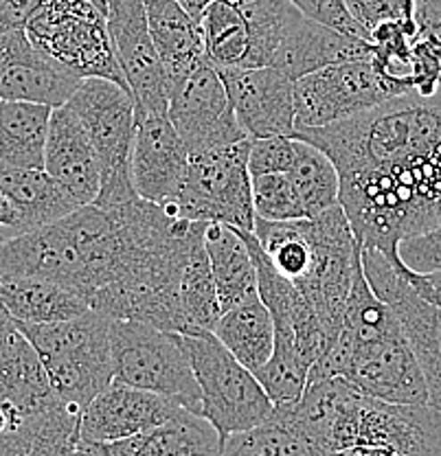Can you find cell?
I'll list each match as a JSON object with an SVG mask.
<instances>
[{
  "label": "cell",
  "mask_w": 441,
  "mask_h": 456,
  "mask_svg": "<svg viewBox=\"0 0 441 456\" xmlns=\"http://www.w3.org/2000/svg\"><path fill=\"white\" fill-rule=\"evenodd\" d=\"M292 136L334 160L340 207L360 246L396 255L404 237L441 226V90L433 97H393Z\"/></svg>",
  "instance_id": "obj_1"
},
{
  "label": "cell",
  "mask_w": 441,
  "mask_h": 456,
  "mask_svg": "<svg viewBox=\"0 0 441 456\" xmlns=\"http://www.w3.org/2000/svg\"><path fill=\"white\" fill-rule=\"evenodd\" d=\"M277 411L325 456H441V411L384 402L345 378L307 382L294 406Z\"/></svg>",
  "instance_id": "obj_2"
},
{
  "label": "cell",
  "mask_w": 441,
  "mask_h": 456,
  "mask_svg": "<svg viewBox=\"0 0 441 456\" xmlns=\"http://www.w3.org/2000/svg\"><path fill=\"white\" fill-rule=\"evenodd\" d=\"M18 325L40 354L51 388L64 403L84 411L115 379L110 318L103 314L90 310L70 321Z\"/></svg>",
  "instance_id": "obj_3"
},
{
  "label": "cell",
  "mask_w": 441,
  "mask_h": 456,
  "mask_svg": "<svg viewBox=\"0 0 441 456\" xmlns=\"http://www.w3.org/2000/svg\"><path fill=\"white\" fill-rule=\"evenodd\" d=\"M25 31L40 53L79 79L103 77L127 88L108 31V0H45Z\"/></svg>",
  "instance_id": "obj_4"
},
{
  "label": "cell",
  "mask_w": 441,
  "mask_h": 456,
  "mask_svg": "<svg viewBox=\"0 0 441 456\" xmlns=\"http://www.w3.org/2000/svg\"><path fill=\"white\" fill-rule=\"evenodd\" d=\"M183 338L200 388V415L225 439L253 430L274 415L273 399L257 375L244 367L213 331L189 330Z\"/></svg>",
  "instance_id": "obj_5"
},
{
  "label": "cell",
  "mask_w": 441,
  "mask_h": 456,
  "mask_svg": "<svg viewBox=\"0 0 441 456\" xmlns=\"http://www.w3.org/2000/svg\"><path fill=\"white\" fill-rule=\"evenodd\" d=\"M110 351L117 382L176 399L200 415V388L183 334L110 318Z\"/></svg>",
  "instance_id": "obj_6"
},
{
  "label": "cell",
  "mask_w": 441,
  "mask_h": 456,
  "mask_svg": "<svg viewBox=\"0 0 441 456\" xmlns=\"http://www.w3.org/2000/svg\"><path fill=\"white\" fill-rule=\"evenodd\" d=\"M250 139L189 154V167L176 200L165 204L172 216L192 222H225L255 231Z\"/></svg>",
  "instance_id": "obj_7"
},
{
  "label": "cell",
  "mask_w": 441,
  "mask_h": 456,
  "mask_svg": "<svg viewBox=\"0 0 441 456\" xmlns=\"http://www.w3.org/2000/svg\"><path fill=\"white\" fill-rule=\"evenodd\" d=\"M360 261L373 292L400 321L412 354L424 373L429 403L441 411V305L420 297L402 273L400 255H384L373 246H360Z\"/></svg>",
  "instance_id": "obj_8"
},
{
  "label": "cell",
  "mask_w": 441,
  "mask_h": 456,
  "mask_svg": "<svg viewBox=\"0 0 441 456\" xmlns=\"http://www.w3.org/2000/svg\"><path fill=\"white\" fill-rule=\"evenodd\" d=\"M393 97L402 93L373 69L372 60L325 66L294 82L297 130L345 121Z\"/></svg>",
  "instance_id": "obj_9"
},
{
  "label": "cell",
  "mask_w": 441,
  "mask_h": 456,
  "mask_svg": "<svg viewBox=\"0 0 441 456\" xmlns=\"http://www.w3.org/2000/svg\"><path fill=\"white\" fill-rule=\"evenodd\" d=\"M167 112L189 154L249 139L237 121L226 86L207 55L169 82Z\"/></svg>",
  "instance_id": "obj_10"
},
{
  "label": "cell",
  "mask_w": 441,
  "mask_h": 456,
  "mask_svg": "<svg viewBox=\"0 0 441 456\" xmlns=\"http://www.w3.org/2000/svg\"><path fill=\"white\" fill-rule=\"evenodd\" d=\"M108 31L136 112H167L169 77L147 25L143 0H108Z\"/></svg>",
  "instance_id": "obj_11"
},
{
  "label": "cell",
  "mask_w": 441,
  "mask_h": 456,
  "mask_svg": "<svg viewBox=\"0 0 441 456\" xmlns=\"http://www.w3.org/2000/svg\"><path fill=\"white\" fill-rule=\"evenodd\" d=\"M66 106L86 127L102 163V180L130 171L136 132V108L130 90L112 79L88 77L82 79Z\"/></svg>",
  "instance_id": "obj_12"
},
{
  "label": "cell",
  "mask_w": 441,
  "mask_h": 456,
  "mask_svg": "<svg viewBox=\"0 0 441 456\" xmlns=\"http://www.w3.org/2000/svg\"><path fill=\"white\" fill-rule=\"evenodd\" d=\"M340 378L391 403H429L424 373L400 321L376 338L355 342Z\"/></svg>",
  "instance_id": "obj_13"
},
{
  "label": "cell",
  "mask_w": 441,
  "mask_h": 456,
  "mask_svg": "<svg viewBox=\"0 0 441 456\" xmlns=\"http://www.w3.org/2000/svg\"><path fill=\"white\" fill-rule=\"evenodd\" d=\"M45 279L78 289L93 301L88 268L61 220L12 232L0 241V279Z\"/></svg>",
  "instance_id": "obj_14"
},
{
  "label": "cell",
  "mask_w": 441,
  "mask_h": 456,
  "mask_svg": "<svg viewBox=\"0 0 441 456\" xmlns=\"http://www.w3.org/2000/svg\"><path fill=\"white\" fill-rule=\"evenodd\" d=\"M226 86L241 130L249 139L292 136L294 79L274 66H235L217 69Z\"/></svg>",
  "instance_id": "obj_15"
},
{
  "label": "cell",
  "mask_w": 441,
  "mask_h": 456,
  "mask_svg": "<svg viewBox=\"0 0 441 456\" xmlns=\"http://www.w3.org/2000/svg\"><path fill=\"white\" fill-rule=\"evenodd\" d=\"M189 151L174 127L169 112H136L130 171L136 193L150 202H174L183 189Z\"/></svg>",
  "instance_id": "obj_16"
},
{
  "label": "cell",
  "mask_w": 441,
  "mask_h": 456,
  "mask_svg": "<svg viewBox=\"0 0 441 456\" xmlns=\"http://www.w3.org/2000/svg\"><path fill=\"white\" fill-rule=\"evenodd\" d=\"M180 408L184 406L176 399L112 379L82 411L79 439L88 444L132 439L163 426Z\"/></svg>",
  "instance_id": "obj_17"
},
{
  "label": "cell",
  "mask_w": 441,
  "mask_h": 456,
  "mask_svg": "<svg viewBox=\"0 0 441 456\" xmlns=\"http://www.w3.org/2000/svg\"><path fill=\"white\" fill-rule=\"evenodd\" d=\"M82 79L31 45L27 31L0 36V99L60 108L69 103Z\"/></svg>",
  "instance_id": "obj_18"
},
{
  "label": "cell",
  "mask_w": 441,
  "mask_h": 456,
  "mask_svg": "<svg viewBox=\"0 0 441 456\" xmlns=\"http://www.w3.org/2000/svg\"><path fill=\"white\" fill-rule=\"evenodd\" d=\"M45 171L79 207L102 191V163L86 127L69 106L53 108L45 147Z\"/></svg>",
  "instance_id": "obj_19"
},
{
  "label": "cell",
  "mask_w": 441,
  "mask_h": 456,
  "mask_svg": "<svg viewBox=\"0 0 441 456\" xmlns=\"http://www.w3.org/2000/svg\"><path fill=\"white\" fill-rule=\"evenodd\" d=\"M0 397L20 403L33 415H42L58 402L40 354L20 330L16 318L9 316L3 305H0Z\"/></svg>",
  "instance_id": "obj_20"
},
{
  "label": "cell",
  "mask_w": 441,
  "mask_h": 456,
  "mask_svg": "<svg viewBox=\"0 0 441 456\" xmlns=\"http://www.w3.org/2000/svg\"><path fill=\"white\" fill-rule=\"evenodd\" d=\"M372 40L345 36L303 13L279 46L273 66L297 82L303 75L354 60H372Z\"/></svg>",
  "instance_id": "obj_21"
},
{
  "label": "cell",
  "mask_w": 441,
  "mask_h": 456,
  "mask_svg": "<svg viewBox=\"0 0 441 456\" xmlns=\"http://www.w3.org/2000/svg\"><path fill=\"white\" fill-rule=\"evenodd\" d=\"M0 191L20 217V231L58 222L79 204L45 169L18 167L0 160Z\"/></svg>",
  "instance_id": "obj_22"
},
{
  "label": "cell",
  "mask_w": 441,
  "mask_h": 456,
  "mask_svg": "<svg viewBox=\"0 0 441 456\" xmlns=\"http://www.w3.org/2000/svg\"><path fill=\"white\" fill-rule=\"evenodd\" d=\"M205 248L211 261L222 312L257 294V265L250 255L249 241L241 235V228L225 222H208Z\"/></svg>",
  "instance_id": "obj_23"
},
{
  "label": "cell",
  "mask_w": 441,
  "mask_h": 456,
  "mask_svg": "<svg viewBox=\"0 0 441 456\" xmlns=\"http://www.w3.org/2000/svg\"><path fill=\"white\" fill-rule=\"evenodd\" d=\"M0 305L18 322H60L93 310L78 289L45 279H0Z\"/></svg>",
  "instance_id": "obj_24"
},
{
  "label": "cell",
  "mask_w": 441,
  "mask_h": 456,
  "mask_svg": "<svg viewBox=\"0 0 441 456\" xmlns=\"http://www.w3.org/2000/svg\"><path fill=\"white\" fill-rule=\"evenodd\" d=\"M143 4L156 51L172 82L205 57L200 20L178 0H143Z\"/></svg>",
  "instance_id": "obj_25"
},
{
  "label": "cell",
  "mask_w": 441,
  "mask_h": 456,
  "mask_svg": "<svg viewBox=\"0 0 441 456\" xmlns=\"http://www.w3.org/2000/svg\"><path fill=\"white\" fill-rule=\"evenodd\" d=\"M213 334L253 373H257L273 355L274 322L259 292L222 312Z\"/></svg>",
  "instance_id": "obj_26"
},
{
  "label": "cell",
  "mask_w": 441,
  "mask_h": 456,
  "mask_svg": "<svg viewBox=\"0 0 441 456\" xmlns=\"http://www.w3.org/2000/svg\"><path fill=\"white\" fill-rule=\"evenodd\" d=\"M53 108L0 99V160L45 169L46 134Z\"/></svg>",
  "instance_id": "obj_27"
},
{
  "label": "cell",
  "mask_w": 441,
  "mask_h": 456,
  "mask_svg": "<svg viewBox=\"0 0 441 456\" xmlns=\"http://www.w3.org/2000/svg\"><path fill=\"white\" fill-rule=\"evenodd\" d=\"M135 456H220L225 436L198 412L180 408L163 426L132 436Z\"/></svg>",
  "instance_id": "obj_28"
},
{
  "label": "cell",
  "mask_w": 441,
  "mask_h": 456,
  "mask_svg": "<svg viewBox=\"0 0 441 456\" xmlns=\"http://www.w3.org/2000/svg\"><path fill=\"white\" fill-rule=\"evenodd\" d=\"M240 9L250 33L249 66H273L279 46L303 16L292 0H229Z\"/></svg>",
  "instance_id": "obj_29"
},
{
  "label": "cell",
  "mask_w": 441,
  "mask_h": 456,
  "mask_svg": "<svg viewBox=\"0 0 441 456\" xmlns=\"http://www.w3.org/2000/svg\"><path fill=\"white\" fill-rule=\"evenodd\" d=\"M205 55L216 69L249 66L250 33L244 16L229 0H213L200 16Z\"/></svg>",
  "instance_id": "obj_30"
},
{
  "label": "cell",
  "mask_w": 441,
  "mask_h": 456,
  "mask_svg": "<svg viewBox=\"0 0 441 456\" xmlns=\"http://www.w3.org/2000/svg\"><path fill=\"white\" fill-rule=\"evenodd\" d=\"M288 175L301 193L307 217L321 216L327 208L340 204L339 169L314 142L294 139V160Z\"/></svg>",
  "instance_id": "obj_31"
},
{
  "label": "cell",
  "mask_w": 441,
  "mask_h": 456,
  "mask_svg": "<svg viewBox=\"0 0 441 456\" xmlns=\"http://www.w3.org/2000/svg\"><path fill=\"white\" fill-rule=\"evenodd\" d=\"M220 456H325L274 408V415L253 430L237 432L225 439Z\"/></svg>",
  "instance_id": "obj_32"
},
{
  "label": "cell",
  "mask_w": 441,
  "mask_h": 456,
  "mask_svg": "<svg viewBox=\"0 0 441 456\" xmlns=\"http://www.w3.org/2000/svg\"><path fill=\"white\" fill-rule=\"evenodd\" d=\"M180 301H183L189 330L213 331L222 316V305L205 248V237L193 246L180 274Z\"/></svg>",
  "instance_id": "obj_33"
},
{
  "label": "cell",
  "mask_w": 441,
  "mask_h": 456,
  "mask_svg": "<svg viewBox=\"0 0 441 456\" xmlns=\"http://www.w3.org/2000/svg\"><path fill=\"white\" fill-rule=\"evenodd\" d=\"M255 216L268 222H292L307 217L306 204L288 174L253 175Z\"/></svg>",
  "instance_id": "obj_34"
},
{
  "label": "cell",
  "mask_w": 441,
  "mask_h": 456,
  "mask_svg": "<svg viewBox=\"0 0 441 456\" xmlns=\"http://www.w3.org/2000/svg\"><path fill=\"white\" fill-rule=\"evenodd\" d=\"M82 411L58 399L42 417L27 456H73L79 441Z\"/></svg>",
  "instance_id": "obj_35"
},
{
  "label": "cell",
  "mask_w": 441,
  "mask_h": 456,
  "mask_svg": "<svg viewBox=\"0 0 441 456\" xmlns=\"http://www.w3.org/2000/svg\"><path fill=\"white\" fill-rule=\"evenodd\" d=\"M294 160L292 136H268V139H250L249 169L250 175L288 174Z\"/></svg>",
  "instance_id": "obj_36"
},
{
  "label": "cell",
  "mask_w": 441,
  "mask_h": 456,
  "mask_svg": "<svg viewBox=\"0 0 441 456\" xmlns=\"http://www.w3.org/2000/svg\"><path fill=\"white\" fill-rule=\"evenodd\" d=\"M307 18L321 22V25L336 28V31L345 33V36L363 37V40H372L369 31L360 25L347 9L345 0H292Z\"/></svg>",
  "instance_id": "obj_37"
},
{
  "label": "cell",
  "mask_w": 441,
  "mask_h": 456,
  "mask_svg": "<svg viewBox=\"0 0 441 456\" xmlns=\"http://www.w3.org/2000/svg\"><path fill=\"white\" fill-rule=\"evenodd\" d=\"M397 255L415 273H441V226L404 237L397 246Z\"/></svg>",
  "instance_id": "obj_38"
},
{
  "label": "cell",
  "mask_w": 441,
  "mask_h": 456,
  "mask_svg": "<svg viewBox=\"0 0 441 456\" xmlns=\"http://www.w3.org/2000/svg\"><path fill=\"white\" fill-rule=\"evenodd\" d=\"M352 16L369 33L387 20H415L417 0H345Z\"/></svg>",
  "instance_id": "obj_39"
},
{
  "label": "cell",
  "mask_w": 441,
  "mask_h": 456,
  "mask_svg": "<svg viewBox=\"0 0 441 456\" xmlns=\"http://www.w3.org/2000/svg\"><path fill=\"white\" fill-rule=\"evenodd\" d=\"M45 0H0V36L25 31L27 22Z\"/></svg>",
  "instance_id": "obj_40"
},
{
  "label": "cell",
  "mask_w": 441,
  "mask_h": 456,
  "mask_svg": "<svg viewBox=\"0 0 441 456\" xmlns=\"http://www.w3.org/2000/svg\"><path fill=\"white\" fill-rule=\"evenodd\" d=\"M415 22L417 33L430 37L441 51V0H417Z\"/></svg>",
  "instance_id": "obj_41"
},
{
  "label": "cell",
  "mask_w": 441,
  "mask_h": 456,
  "mask_svg": "<svg viewBox=\"0 0 441 456\" xmlns=\"http://www.w3.org/2000/svg\"><path fill=\"white\" fill-rule=\"evenodd\" d=\"M0 231L20 232V217L3 191H0Z\"/></svg>",
  "instance_id": "obj_42"
},
{
  "label": "cell",
  "mask_w": 441,
  "mask_h": 456,
  "mask_svg": "<svg viewBox=\"0 0 441 456\" xmlns=\"http://www.w3.org/2000/svg\"><path fill=\"white\" fill-rule=\"evenodd\" d=\"M97 456H135L132 454L130 441H112V444H93Z\"/></svg>",
  "instance_id": "obj_43"
},
{
  "label": "cell",
  "mask_w": 441,
  "mask_h": 456,
  "mask_svg": "<svg viewBox=\"0 0 441 456\" xmlns=\"http://www.w3.org/2000/svg\"><path fill=\"white\" fill-rule=\"evenodd\" d=\"M178 3L183 4V7L187 9L193 18H198V20H200V16L205 13V9L213 3V0H178Z\"/></svg>",
  "instance_id": "obj_44"
},
{
  "label": "cell",
  "mask_w": 441,
  "mask_h": 456,
  "mask_svg": "<svg viewBox=\"0 0 441 456\" xmlns=\"http://www.w3.org/2000/svg\"><path fill=\"white\" fill-rule=\"evenodd\" d=\"M73 456H97L94 454V445L88 444V441L79 439L78 441V448H75V454Z\"/></svg>",
  "instance_id": "obj_45"
},
{
  "label": "cell",
  "mask_w": 441,
  "mask_h": 456,
  "mask_svg": "<svg viewBox=\"0 0 441 456\" xmlns=\"http://www.w3.org/2000/svg\"><path fill=\"white\" fill-rule=\"evenodd\" d=\"M7 235H12V231H0V241H3Z\"/></svg>",
  "instance_id": "obj_46"
}]
</instances>
